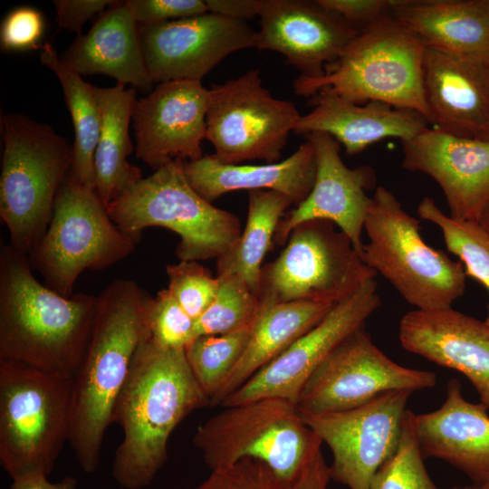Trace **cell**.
<instances>
[{
	"label": "cell",
	"instance_id": "cell-1",
	"mask_svg": "<svg viewBox=\"0 0 489 489\" xmlns=\"http://www.w3.org/2000/svg\"><path fill=\"white\" fill-rule=\"evenodd\" d=\"M98 297L91 340L72 378L68 441L86 474L99 467L103 439L133 358L150 338L148 315L153 298L127 279L114 280Z\"/></svg>",
	"mask_w": 489,
	"mask_h": 489
},
{
	"label": "cell",
	"instance_id": "cell-2",
	"mask_svg": "<svg viewBox=\"0 0 489 489\" xmlns=\"http://www.w3.org/2000/svg\"><path fill=\"white\" fill-rule=\"evenodd\" d=\"M207 405L185 350H163L150 338L145 340L135 353L113 411V423L123 432L112 464L118 484L125 489L149 485L167 461L175 428Z\"/></svg>",
	"mask_w": 489,
	"mask_h": 489
},
{
	"label": "cell",
	"instance_id": "cell-3",
	"mask_svg": "<svg viewBox=\"0 0 489 489\" xmlns=\"http://www.w3.org/2000/svg\"><path fill=\"white\" fill-rule=\"evenodd\" d=\"M99 297H64L43 285L28 256L0 249V360L72 379L86 353Z\"/></svg>",
	"mask_w": 489,
	"mask_h": 489
},
{
	"label": "cell",
	"instance_id": "cell-4",
	"mask_svg": "<svg viewBox=\"0 0 489 489\" xmlns=\"http://www.w3.org/2000/svg\"><path fill=\"white\" fill-rule=\"evenodd\" d=\"M424 51L389 14L360 30L322 76H299L293 90L300 96L329 94L358 104L381 101L417 111L429 123L422 84Z\"/></svg>",
	"mask_w": 489,
	"mask_h": 489
},
{
	"label": "cell",
	"instance_id": "cell-5",
	"mask_svg": "<svg viewBox=\"0 0 489 489\" xmlns=\"http://www.w3.org/2000/svg\"><path fill=\"white\" fill-rule=\"evenodd\" d=\"M0 217L10 245L29 256L44 236L73 145L50 126L19 113L1 115Z\"/></svg>",
	"mask_w": 489,
	"mask_h": 489
},
{
	"label": "cell",
	"instance_id": "cell-6",
	"mask_svg": "<svg viewBox=\"0 0 489 489\" xmlns=\"http://www.w3.org/2000/svg\"><path fill=\"white\" fill-rule=\"evenodd\" d=\"M184 159H173L130 187L106 207L119 229L136 242L142 232L160 226L180 237L182 261L218 259L242 233L239 218L199 196L184 173Z\"/></svg>",
	"mask_w": 489,
	"mask_h": 489
},
{
	"label": "cell",
	"instance_id": "cell-7",
	"mask_svg": "<svg viewBox=\"0 0 489 489\" xmlns=\"http://www.w3.org/2000/svg\"><path fill=\"white\" fill-rule=\"evenodd\" d=\"M364 230L369 243L363 245V262L416 310H446L464 295L463 264L429 246L419 221L385 187H378L371 197Z\"/></svg>",
	"mask_w": 489,
	"mask_h": 489
},
{
	"label": "cell",
	"instance_id": "cell-8",
	"mask_svg": "<svg viewBox=\"0 0 489 489\" xmlns=\"http://www.w3.org/2000/svg\"><path fill=\"white\" fill-rule=\"evenodd\" d=\"M72 379L0 360V463L11 479L49 475L69 441Z\"/></svg>",
	"mask_w": 489,
	"mask_h": 489
},
{
	"label": "cell",
	"instance_id": "cell-9",
	"mask_svg": "<svg viewBox=\"0 0 489 489\" xmlns=\"http://www.w3.org/2000/svg\"><path fill=\"white\" fill-rule=\"evenodd\" d=\"M193 443L211 471L250 458L285 479L299 475L322 445L296 404L275 397L225 407L197 427Z\"/></svg>",
	"mask_w": 489,
	"mask_h": 489
},
{
	"label": "cell",
	"instance_id": "cell-10",
	"mask_svg": "<svg viewBox=\"0 0 489 489\" xmlns=\"http://www.w3.org/2000/svg\"><path fill=\"white\" fill-rule=\"evenodd\" d=\"M137 243L113 223L96 190L79 183L70 171L58 189L46 233L28 259L44 285L71 297L84 270L119 263Z\"/></svg>",
	"mask_w": 489,
	"mask_h": 489
},
{
	"label": "cell",
	"instance_id": "cell-11",
	"mask_svg": "<svg viewBox=\"0 0 489 489\" xmlns=\"http://www.w3.org/2000/svg\"><path fill=\"white\" fill-rule=\"evenodd\" d=\"M376 275L335 224L311 220L296 225L281 254L263 266L256 294L263 302L336 304Z\"/></svg>",
	"mask_w": 489,
	"mask_h": 489
},
{
	"label": "cell",
	"instance_id": "cell-12",
	"mask_svg": "<svg viewBox=\"0 0 489 489\" xmlns=\"http://www.w3.org/2000/svg\"><path fill=\"white\" fill-rule=\"evenodd\" d=\"M208 92L206 139L215 148L213 155L225 164L278 162L302 116L295 105L274 98L258 69L213 84Z\"/></svg>",
	"mask_w": 489,
	"mask_h": 489
},
{
	"label": "cell",
	"instance_id": "cell-13",
	"mask_svg": "<svg viewBox=\"0 0 489 489\" xmlns=\"http://www.w3.org/2000/svg\"><path fill=\"white\" fill-rule=\"evenodd\" d=\"M435 373L401 366L373 342L365 326L357 330L318 366L300 391L296 407L309 413L360 407L382 393L433 388Z\"/></svg>",
	"mask_w": 489,
	"mask_h": 489
},
{
	"label": "cell",
	"instance_id": "cell-14",
	"mask_svg": "<svg viewBox=\"0 0 489 489\" xmlns=\"http://www.w3.org/2000/svg\"><path fill=\"white\" fill-rule=\"evenodd\" d=\"M412 393L387 391L360 407L340 412L299 411L332 453L331 480L350 489L371 488L376 473L398 447Z\"/></svg>",
	"mask_w": 489,
	"mask_h": 489
},
{
	"label": "cell",
	"instance_id": "cell-15",
	"mask_svg": "<svg viewBox=\"0 0 489 489\" xmlns=\"http://www.w3.org/2000/svg\"><path fill=\"white\" fill-rule=\"evenodd\" d=\"M380 305L378 283L373 278L336 303L317 325L257 371L220 406L232 407L269 397L296 404L312 372L342 341L364 327Z\"/></svg>",
	"mask_w": 489,
	"mask_h": 489
},
{
	"label": "cell",
	"instance_id": "cell-16",
	"mask_svg": "<svg viewBox=\"0 0 489 489\" xmlns=\"http://www.w3.org/2000/svg\"><path fill=\"white\" fill-rule=\"evenodd\" d=\"M153 82L202 78L223 59L256 47V31L246 21L213 13L139 28Z\"/></svg>",
	"mask_w": 489,
	"mask_h": 489
},
{
	"label": "cell",
	"instance_id": "cell-17",
	"mask_svg": "<svg viewBox=\"0 0 489 489\" xmlns=\"http://www.w3.org/2000/svg\"><path fill=\"white\" fill-rule=\"evenodd\" d=\"M306 136L314 149L316 176L306 199L289 211L280 221L273 244L283 245L292 230L311 220L335 224L351 241L361 255L362 231L371 204L366 190L376 185L374 169L369 166L348 168L340 155L339 142L324 132Z\"/></svg>",
	"mask_w": 489,
	"mask_h": 489
},
{
	"label": "cell",
	"instance_id": "cell-18",
	"mask_svg": "<svg viewBox=\"0 0 489 489\" xmlns=\"http://www.w3.org/2000/svg\"><path fill=\"white\" fill-rule=\"evenodd\" d=\"M208 90L201 82H161L136 101L132 120L136 156L154 170L168 162L203 157Z\"/></svg>",
	"mask_w": 489,
	"mask_h": 489
},
{
	"label": "cell",
	"instance_id": "cell-19",
	"mask_svg": "<svg viewBox=\"0 0 489 489\" xmlns=\"http://www.w3.org/2000/svg\"><path fill=\"white\" fill-rule=\"evenodd\" d=\"M256 47L280 53L301 77L322 76L359 31L318 0H264Z\"/></svg>",
	"mask_w": 489,
	"mask_h": 489
},
{
	"label": "cell",
	"instance_id": "cell-20",
	"mask_svg": "<svg viewBox=\"0 0 489 489\" xmlns=\"http://www.w3.org/2000/svg\"><path fill=\"white\" fill-rule=\"evenodd\" d=\"M402 147V168L437 183L450 216L478 220L489 203V139L457 137L427 127Z\"/></svg>",
	"mask_w": 489,
	"mask_h": 489
},
{
	"label": "cell",
	"instance_id": "cell-21",
	"mask_svg": "<svg viewBox=\"0 0 489 489\" xmlns=\"http://www.w3.org/2000/svg\"><path fill=\"white\" fill-rule=\"evenodd\" d=\"M422 84L434 128L489 139V61L425 48Z\"/></svg>",
	"mask_w": 489,
	"mask_h": 489
},
{
	"label": "cell",
	"instance_id": "cell-22",
	"mask_svg": "<svg viewBox=\"0 0 489 489\" xmlns=\"http://www.w3.org/2000/svg\"><path fill=\"white\" fill-rule=\"evenodd\" d=\"M402 348L464 374L489 409V325L452 308L413 310L400 320Z\"/></svg>",
	"mask_w": 489,
	"mask_h": 489
},
{
	"label": "cell",
	"instance_id": "cell-23",
	"mask_svg": "<svg viewBox=\"0 0 489 489\" xmlns=\"http://www.w3.org/2000/svg\"><path fill=\"white\" fill-rule=\"evenodd\" d=\"M480 403L467 401L461 383L446 385L442 406L413 415L415 435L426 458H438L466 474L473 483L489 476V416Z\"/></svg>",
	"mask_w": 489,
	"mask_h": 489
},
{
	"label": "cell",
	"instance_id": "cell-24",
	"mask_svg": "<svg viewBox=\"0 0 489 489\" xmlns=\"http://www.w3.org/2000/svg\"><path fill=\"white\" fill-rule=\"evenodd\" d=\"M313 109L302 115L293 132L307 135L324 132L332 136L354 155L386 138L402 142L415 138L427 128L420 113L370 101L358 104L342 98L317 93L311 98Z\"/></svg>",
	"mask_w": 489,
	"mask_h": 489
},
{
	"label": "cell",
	"instance_id": "cell-25",
	"mask_svg": "<svg viewBox=\"0 0 489 489\" xmlns=\"http://www.w3.org/2000/svg\"><path fill=\"white\" fill-rule=\"evenodd\" d=\"M183 168L191 187L210 203L235 190H272L296 206L309 196L316 176L314 149L308 139L290 157L274 163L225 164L207 155L185 160Z\"/></svg>",
	"mask_w": 489,
	"mask_h": 489
},
{
	"label": "cell",
	"instance_id": "cell-26",
	"mask_svg": "<svg viewBox=\"0 0 489 489\" xmlns=\"http://www.w3.org/2000/svg\"><path fill=\"white\" fill-rule=\"evenodd\" d=\"M60 58L81 76L101 73L143 91H149L154 83L146 65L139 28L124 2L110 6Z\"/></svg>",
	"mask_w": 489,
	"mask_h": 489
},
{
	"label": "cell",
	"instance_id": "cell-27",
	"mask_svg": "<svg viewBox=\"0 0 489 489\" xmlns=\"http://www.w3.org/2000/svg\"><path fill=\"white\" fill-rule=\"evenodd\" d=\"M390 14L425 48L489 61L485 0H391Z\"/></svg>",
	"mask_w": 489,
	"mask_h": 489
},
{
	"label": "cell",
	"instance_id": "cell-28",
	"mask_svg": "<svg viewBox=\"0 0 489 489\" xmlns=\"http://www.w3.org/2000/svg\"><path fill=\"white\" fill-rule=\"evenodd\" d=\"M334 305L326 302H261L244 351L210 405H221L257 371L317 325Z\"/></svg>",
	"mask_w": 489,
	"mask_h": 489
},
{
	"label": "cell",
	"instance_id": "cell-29",
	"mask_svg": "<svg viewBox=\"0 0 489 489\" xmlns=\"http://www.w3.org/2000/svg\"><path fill=\"white\" fill-rule=\"evenodd\" d=\"M101 112V130L94 156L95 190L107 206L142 178L140 169L128 161L133 150L129 134L136 103V90L119 83L94 86Z\"/></svg>",
	"mask_w": 489,
	"mask_h": 489
},
{
	"label": "cell",
	"instance_id": "cell-30",
	"mask_svg": "<svg viewBox=\"0 0 489 489\" xmlns=\"http://www.w3.org/2000/svg\"><path fill=\"white\" fill-rule=\"evenodd\" d=\"M292 205L289 197L276 191H249L244 229L233 247L217 259L216 275H235L256 293L263 261L273 244L280 221Z\"/></svg>",
	"mask_w": 489,
	"mask_h": 489
},
{
	"label": "cell",
	"instance_id": "cell-31",
	"mask_svg": "<svg viewBox=\"0 0 489 489\" xmlns=\"http://www.w3.org/2000/svg\"><path fill=\"white\" fill-rule=\"evenodd\" d=\"M40 61L59 79L72 116L75 139L70 171L79 183L95 189L94 156L101 130V112L94 86L65 65L50 43L41 46Z\"/></svg>",
	"mask_w": 489,
	"mask_h": 489
},
{
	"label": "cell",
	"instance_id": "cell-32",
	"mask_svg": "<svg viewBox=\"0 0 489 489\" xmlns=\"http://www.w3.org/2000/svg\"><path fill=\"white\" fill-rule=\"evenodd\" d=\"M331 480L330 467L321 451L292 479L277 475L259 461L244 458L211 471L207 478L190 489H327Z\"/></svg>",
	"mask_w": 489,
	"mask_h": 489
},
{
	"label": "cell",
	"instance_id": "cell-33",
	"mask_svg": "<svg viewBox=\"0 0 489 489\" xmlns=\"http://www.w3.org/2000/svg\"><path fill=\"white\" fill-rule=\"evenodd\" d=\"M417 212L419 217L439 227L447 250L460 259L466 276L481 283L489 293V234L477 221L445 214L429 197L421 200ZM484 321L489 325V304Z\"/></svg>",
	"mask_w": 489,
	"mask_h": 489
},
{
	"label": "cell",
	"instance_id": "cell-34",
	"mask_svg": "<svg viewBox=\"0 0 489 489\" xmlns=\"http://www.w3.org/2000/svg\"><path fill=\"white\" fill-rule=\"evenodd\" d=\"M250 330L199 336L185 349L188 366L209 405L242 357Z\"/></svg>",
	"mask_w": 489,
	"mask_h": 489
},
{
	"label": "cell",
	"instance_id": "cell-35",
	"mask_svg": "<svg viewBox=\"0 0 489 489\" xmlns=\"http://www.w3.org/2000/svg\"><path fill=\"white\" fill-rule=\"evenodd\" d=\"M216 277L215 299L196 320V338L250 330L258 313L261 301L244 281L235 275Z\"/></svg>",
	"mask_w": 489,
	"mask_h": 489
},
{
	"label": "cell",
	"instance_id": "cell-36",
	"mask_svg": "<svg viewBox=\"0 0 489 489\" xmlns=\"http://www.w3.org/2000/svg\"><path fill=\"white\" fill-rule=\"evenodd\" d=\"M413 415L407 410L398 447L376 473L370 489H440L425 467L414 431Z\"/></svg>",
	"mask_w": 489,
	"mask_h": 489
},
{
	"label": "cell",
	"instance_id": "cell-37",
	"mask_svg": "<svg viewBox=\"0 0 489 489\" xmlns=\"http://www.w3.org/2000/svg\"><path fill=\"white\" fill-rule=\"evenodd\" d=\"M168 290L193 319L197 320L211 304L217 292L218 279L197 261L168 264Z\"/></svg>",
	"mask_w": 489,
	"mask_h": 489
},
{
	"label": "cell",
	"instance_id": "cell-38",
	"mask_svg": "<svg viewBox=\"0 0 489 489\" xmlns=\"http://www.w3.org/2000/svg\"><path fill=\"white\" fill-rule=\"evenodd\" d=\"M148 321L150 340L160 349L185 350L196 338V320L183 310L168 288L152 298Z\"/></svg>",
	"mask_w": 489,
	"mask_h": 489
},
{
	"label": "cell",
	"instance_id": "cell-39",
	"mask_svg": "<svg viewBox=\"0 0 489 489\" xmlns=\"http://www.w3.org/2000/svg\"><path fill=\"white\" fill-rule=\"evenodd\" d=\"M44 30L42 13L33 7L12 10L2 21L0 43L3 51H27L41 48L38 42Z\"/></svg>",
	"mask_w": 489,
	"mask_h": 489
},
{
	"label": "cell",
	"instance_id": "cell-40",
	"mask_svg": "<svg viewBox=\"0 0 489 489\" xmlns=\"http://www.w3.org/2000/svg\"><path fill=\"white\" fill-rule=\"evenodd\" d=\"M132 18L141 25H151L208 13L203 0L124 1Z\"/></svg>",
	"mask_w": 489,
	"mask_h": 489
},
{
	"label": "cell",
	"instance_id": "cell-41",
	"mask_svg": "<svg viewBox=\"0 0 489 489\" xmlns=\"http://www.w3.org/2000/svg\"><path fill=\"white\" fill-rule=\"evenodd\" d=\"M359 32L390 14L391 0H318Z\"/></svg>",
	"mask_w": 489,
	"mask_h": 489
},
{
	"label": "cell",
	"instance_id": "cell-42",
	"mask_svg": "<svg viewBox=\"0 0 489 489\" xmlns=\"http://www.w3.org/2000/svg\"><path fill=\"white\" fill-rule=\"evenodd\" d=\"M117 1L111 0H55L56 21L59 27L82 34V25L97 13Z\"/></svg>",
	"mask_w": 489,
	"mask_h": 489
},
{
	"label": "cell",
	"instance_id": "cell-43",
	"mask_svg": "<svg viewBox=\"0 0 489 489\" xmlns=\"http://www.w3.org/2000/svg\"><path fill=\"white\" fill-rule=\"evenodd\" d=\"M209 13L245 21L260 16L264 0H205Z\"/></svg>",
	"mask_w": 489,
	"mask_h": 489
},
{
	"label": "cell",
	"instance_id": "cell-44",
	"mask_svg": "<svg viewBox=\"0 0 489 489\" xmlns=\"http://www.w3.org/2000/svg\"><path fill=\"white\" fill-rule=\"evenodd\" d=\"M10 489H78V480L72 476H64L56 483L48 480L41 473H28L12 480Z\"/></svg>",
	"mask_w": 489,
	"mask_h": 489
},
{
	"label": "cell",
	"instance_id": "cell-45",
	"mask_svg": "<svg viewBox=\"0 0 489 489\" xmlns=\"http://www.w3.org/2000/svg\"><path fill=\"white\" fill-rule=\"evenodd\" d=\"M477 222L489 234V203L482 211Z\"/></svg>",
	"mask_w": 489,
	"mask_h": 489
},
{
	"label": "cell",
	"instance_id": "cell-46",
	"mask_svg": "<svg viewBox=\"0 0 489 489\" xmlns=\"http://www.w3.org/2000/svg\"><path fill=\"white\" fill-rule=\"evenodd\" d=\"M471 489H489V476L470 485Z\"/></svg>",
	"mask_w": 489,
	"mask_h": 489
},
{
	"label": "cell",
	"instance_id": "cell-47",
	"mask_svg": "<svg viewBox=\"0 0 489 489\" xmlns=\"http://www.w3.org/2000/svg\"><path fill=\"white\" fill-rule=\"evenodd\" d=\"M453 489H471V487H470V485H468V486H463V487L454 486Z\"/></svg>",
	"mask_w": 489,
	"mask_h": 489
},
{
	"label": "cell",
	"instance_id": "cell-48",
	"mask_svg": "<svg viewBox=\"0 0 489 489\" xmlns=\"http://www.w3.org/2000/svg\"><path fill=\"white\" fill-rule=\"evenodd\" d=\"M485 3H486V5H487V6L489 8V0H485Z\"/></svg>",
	"mask_w": 489,
	"mask_h": 489
}]
</instances>
